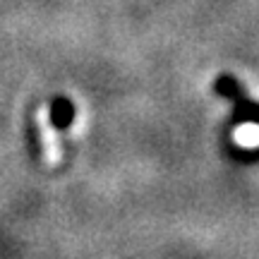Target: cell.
<instances>
[{"mask_svg":"<svg viewBox=\"0 0 259 259\" xmlns=\"http://www.w3.org/2000/svg\"><path fill=\"white\" fill-rule=\"evenodd\" d=\"M36 127H38L41 144H44V161L48 166H58L63 161V144H60V137H58V130L53 127L51 108L46 103L36 108Z\"/></svg>","mask_w":259,"mask_h":259,"instance_id":"cell-1","label":"cell"},{"mask_svg":"<svg viewBox=\"0 0 259 259\" xmlns=\"http://www.w3.org/2000/svg\"><path fill=\"white\" fill-rule=\"evenodd\" d=\"M233 142L242 149H257L259 147V125L257 122H245L233 130Z\"/></svg>","mask_w":259,"mask_h":259,"instance_id":"cell-2","label":"cell"}]
</instances>
